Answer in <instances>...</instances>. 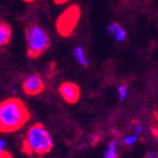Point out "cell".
<instances>
[{
    "label": "cell",
    "mask_w": 158,
    "mask_h": 158,
    "mask_svg": "<svg viewBox=\"0 0 158 158\" xmlns=\"http://www.w3.org/2000/svg\"><path fill=\"white\" fill-rule=\"evenodd\" d=\"M11 39V28L6 22L0 21V47L9 44Z\"/></svg>",
    "instance_id": "cell-8"
},
{
    "label": "cell",
    "mask_w": 158,
    "mask_h": 158,
    "mask_svg": "<svg viewBox=\"0 0 158 158\" xmlns=\"http://www.w3.org/2000/svg\"><path fill=\"white\" fill-rule=\"evenodd\" d=\"M53 1H54L56 4H58V5H62V4H64V3L68 2L69 0H53Z\"/></svg>",
    "instance_id": "cell-17"
},
{
    "label": "cell",
    "mask_w": 158,
    "mask_h": 158,
    "mask_svg": "<svg viewBox=\"0 0 158 158\" xmlns=\"http://www.w3.org/2000/svg\"><path fill=\"white\" fill-rule=\"evenodd\" d=\"M6 141L4 139H2L1 137H0V152H5V147H6Z\"/></svg>",
    "instance_id": "cell-14"
},
{
    "label": "cell",
    "mask_w": 158,
    "mask_h": 158,
    "mask_svg": "<svg viewBox=\"0 0 158 158\" xmlns=\"http://www.w3.org/2000/svg\"><path fill=\"white\" fill-rule=\"evenodd\" d=\"M0 158H12L11 154L9 153L8 152H0Z\"/></svg>",
    "instance_id": "cell-15"
},
{
    "label": "cell",
    "mask_w": 158,
    "mask_h": 158,
    "mask_svg": "<svg viewBox=\"0 0 158 158\" xmlns=\"http://www.w3.org/2000/svg\"><path fill=\"white\" fill-rule=\"evenodd\" d=\"M107 31L108 33L118 43H121L125 41L127 38V32L125 31V28L118 22L110 23L107 27Z\"/></svg>",
    "instance_id": "cell-7"
},
{
    "label": "cell",
    "mask_w": 158,
    "mask_h": 158,
    "mask_svg": "<svg viewBox=\"0 0 158 158\" xmlns=\"http://www.w3.org/2000/svg\"><path fill=\"white\" fill-rule=\"evenodd\" d=\"M72 55L79 64H81L83 67L88 66V60H87V58H86L85 51H84L82 47H81V46L76 47L72 51Z\"/></svg>",
    "instance_id": "cell-9"
},
{
    "label": "cell",
    "mask_w": 158,
    "mask_h": 158,
    "mask_svg": "<svg viewBox=\"0 0 158 158\" xmlns=\"http://www.w3.org/2000/svg\"><path fill=\"white\" fill-rule=\"evenodd\" d=\"M31 118L30 112L17 98H10L0 103V132H16Z\"/></svg>",
    "instance_id": "cell-1"
},
{
    "label": "cell",
    "mask_w": 158,
    "mask_h": 158,
    "mask_svg": "<svg viewBox=\"0 0 158 158\" xmlns=\"http://www.w3.org/2000/svg\"><path fill=\"white\" fill-rule=\"evenodd\" d=\"M26 42L27 55L36 59L50 47V39L47 31L38 25H28L26 27Z\"/></svg>",
    "instance_id": "cell-3"
},
{
    "label": "cell",
    "mask_w": 158,
    "mask_h": 158,
    "mask_svg": "<svg viewBox=\"0 0 158 158\" xmlns=\"http://www.w3.org/2000/svg\"><path fill=\"white\" fill-rule=\"evenodd\" d=\"M145 158H156V154L155 152H150L146 154Z\"/></svg>",
    "instance_id": "cell-16"
},
{
    "label": "cell",
    "mask_w": 158,
    "mask_h": 158,
    "mask_svg": "<svg viewBox=\"0 0 158 158\" xmlns=\"http://www.w3.org/2000/svg\"><path fill=\"white\" fill-rule=\"evenodd\" d=\"M23 1H25V2H27V3H31V2H33L34 0H23Z\"/></svg>",
    "instance_id": "cell-18"
},
{
    "label": "cell",
    "mask_w": 158,
    "mask_h": 158,
    "mask_svg": "<svg viewBox=\"0 0 158 158\" xmlns=\"http://www.w3.org/2000/svg\"><path fill=\"white\" fill-rule=\"evenodd\" d=\"M81 17V9L78 5H71L64 10L56 22L58 33L63 37H68L72 34Z\"/></svg>",
    "instance_id": "cell-4"
},
{
    "label": "cell",
    "mask_w": 158,
    "mask_h": 158,
    "mask_svg": "<svg viewBox=\"0 0 158 158\" xmlns=\"http://www.w3.org/2000/svg\"><path fill=\"white\" fill-rule=\"evenodd\" d=\"M53 148V140L47 129L40 123L27 130L23 143V152L28 155L43 156Z\"/></svg>",
    "instance_id": "cell-2"
},
{
    "label": "cell",
    "mask_w": 158,
    "mask_h": 158,
    "mask_svg": "<svg viewBox=\"0 0 158 158\" xmlns=\"http://www.w3.org/2000/svg\"><path fill=\"white\" fill-rule=\"evenodd\" d=\"M117 145H118L117 140L113 139L110 141V143L108 144V147L104 152V158H118Z\"/></svg>",
    "instance_id": "cell-10"
},
{
    "label": "cell",
    "mask_w": 158,
    "mask_h": 158,
    "mask_svg": "<svg viewBox=\"0 0 158 158\" xmlns=\"http://www.w3.org/2000/svg\"><path fill=\"white\" fill-rule=\"evenodd\" d=\"M45 89V83L39 74L28 76L23 82V90L28 96H36Z\"/></svg>",
    "instance_id": "cell-5"
},
{
    "label": "cell",
    "mask_w": 158,
    "mask_h": 158,
    "mask_svg": "<svg viewBox=\"0 0 158 158\" xmlns=\"http://www.w3.org/2000/svg\"><path fill=\"white\" fill-rule=\"evenodd\" d=\"M138 140V136L136 135H129V136H126L124 138V144L127 145V146H131L133 144H135V142H137Z\"/></svg>",
    "instance_id": "cell-12"
},
{
    "label": "cell",
    "mask_w": 158,
    "mask_h": 158,
    "mask_svg": "<svg viewBox=\"0 0 158 158\" xmlns=\"http://www.w3.org/2000/svg\"><path fill=\"white\" fill-rule=\"evenodd\" d=\"M118 98L119 100H124L127 98L128 95V89H127V86L124 83H120L118 86Z\"/></svg>",
    "instance_id": "cell-11"
},
{
    "label": "cell",
    "mask_w": 158,
    "mask_h": 158,
    "mask_svg": "<svg viewBox=\"0 0 158 158\" xmlns=\"http://www.w3.org/2000/svg\"><path fill=\"white\" fill-rule=\"evenodd\" d=\"M135 135L140 137L141 136V133H142V125L138 122H135Z\"/></svg>",
    "instance_id": "cell-13"
},
{
    "label": "cell",
    "mask_w": 158,
    "mask_h": 158,
    "mask_svg": "<svg viewBox=\"0 0 158 158\" xmlns=\"http://www.w3.org/2000/svg\"><path fill=\"white\" fill-rule=\"evenodd\" d=\"M59 92L63 98L70 104L76 103L81 97V90L78 84L71 81H65L62 83L59 87Z\"/></svg>",
    "instance_id": "cell-6"
}]
</instances>
